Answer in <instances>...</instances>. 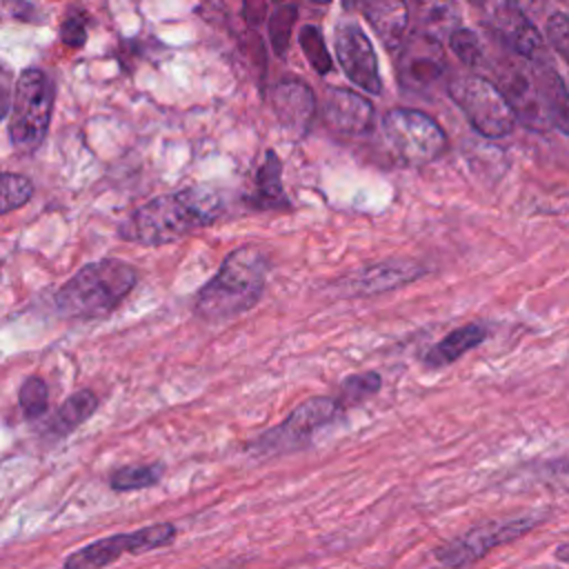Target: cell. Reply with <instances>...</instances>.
<instances>
[{
    "label": "cell",
    "instance_id": "cell-19",
    "mask_svg": "<svg viewBox=\"0 0 569 569\" xmlns=\"http://www.w3.org/2000/svg\"><path fill=\"white\" fill-rule=\"evenodd\" d=\"M251 202L262 209L287 207L282 189V162L273 149H267L262 164L256 173V193L251 196Z\"/></svg>",
    "mask_w": 569,
    "mask_h": 569
},
{
    "label": "cell",
    "instance_id": "cell-30",
    "mask_svg": "<svg viewBox=\"0 0 569 569\" xmlns=\"http://www.w3.org/2000/svg\"><path fill=\"white\" fill-rule=\"evenodd\" d=\"M267 18V0H244V20L249 27H260Z\"/></svg>",
    "mask_w": 569,
    "mask_h": 569
},
{
    "label": "cell",
    "instance_id": "cell-29",
    "mask_svg": "<svg viewBox=\"0 0 569 569\" xmlns=\"http://www.w3.org/2000/svg\"><path fill=\"white\" fill-rule=\"evenodd\" d=\"M60 38L67 47H82L87 42V27H84V20L78 18V16H71L62 22V29H60Z\"/></svg>",
    "mask_w": 569,
    "mask_h": 569
},
{
    "label": "cell",
    "instance_id": "cell-31",
    "mask_svg": "<svg viewBox=\"0 0 569 569\" xmlns=\"http://www.w3.org/2000/svg\"><path fill=\"white\" fill-rule=\"evenodd\" d=\"M507 7L531 20L545 9V0H507Z\"/></svg>",
    "mask_w": 569,
    "mask_h": 569
},
{
    "label": "cell",
    "instance_id": "cell-34",
    "mask_svg": "<svg viewBox=\"0 0 569 569\" xmlns=\"http://www.w3.org/2000/svg\"><path fill=\"white\" fill-rule=\"evenodd\" d=\"M467 2H471V4H485V0H467Z\"/></svg>",
    "mask_w": 569,
    "mask_h": 569
},
{
    "label": "cell",
    "instance_id": "cell-13",
    "mask_svg": "<svg viewBox=\"0 0 569 569\" xmlns=\"http://www.w3.org/2000/svg\"><path fill=\"white\" fill-rule=\"evenodd\" d=\"M271 107L282 129L300 138L316 118V96L300 80H282L271 91Z\"/></svg>",
    "mask_w": 569,
    "mask_h": 569
},
{
    "label": "cell",
    "instance_id": "cell-25",
    "mask_svg": "<svg viewBox=\"0 0 569 569\" xmlns=\"http://www.w3.org/2000/svg\"><path fill=\"white\" fill-rule=\"evenodd\" d=\"M296 18H298V9L293 4H280L269 18V42L276 56L280 58L287 53Z\"/></svg>",
    "mask_w": 569,
    "mask_h": 569
},
{
    "label": "cell",
    "instance_id": "cell-4",
    "mask_svg": "<svg viewBox=\"0 0 569 569\" xmlns=\"http://www.w3.org/2000/svg\"><path fill=\"white\" fill-rule=\"evenodd\" d=\"M53 109V84L40 69H27L16 82L11 98L9 133L11 142L20 153L36 151L49 129Z\"/></svg>",
    "mask_w": 569,
    "mask_h": 569
},
{
    "label": "cell",
    "instance_id": "cell-8",
    "mask_svg": "<svg viewBox=\"0 0 569 569\" xmlns=\"http://www.w3.org/2000/svg\"><path fill=\"white\" fill-rule=\"evenodd\" d=\"M178 536L173 522H156L127 533L98 538L64 558V569H102L124 553H144L171 545Z\"/></svg>",
    "mask_w": 569,
    "mask_h": 569
},
{
    "label": "cell",
    "instance_id": "cell-23",
    "mask_svg": "<svg viewBox=\"0 0 569 569\" xmlns=\"http://www.w3.org/2000/svg\"><path fill=\"white\" fill-rule=\"evenodd\" d=\"M31 196L33 184L27 176L0 171V216L27 204Z\"/></svg>",
    "mask_w": 569,
    "mask_h": 569
},
{
    "label": "cell",
    "instance_id": "cell-26",
    "mask_svg": "<svg viewBox=\"0 0 569 569\" xmlns=\"http://www.w3.org/2000/svg\"><path fill=\"white\" fill-rule=\"evenodd\" d=\"M300 47L309 60V64L313 67L316 73L325 76L333 69V62H331V56L327 51V44H325V38L322 33L318 31V27L313 24H305L302 31H300Z\"/></svg>",
    "mask_w": 569,
    "mask_h": 569
},
{
    "label": "cell",
    "instance_id": "cell-33",
    "mask_svg": "<svg viewBox=\"0 0 569 569\" xmlns=\"http://www.w3.org/2000/svg\"><path fill=\"white\" fill-rule=\"evenodd\" d=\"M556 558H558L560 562H567V545H565V542L558 547V551H556Z\"/></svg>",
    "mask_w": 569,
    "mask_h": 569
},
{
    "label": "cell",
    "instance_id": "cell-14",
    "mask_svg": "<svg viewBox=\"0 0 569 569\" xmlns=\"http://www.w3.org/2000/svg\"><path fill=\"white\" fill-rule=\"evenodd\" d=\"M369 24L387 49H398L407 31V2L405 0H362L360 2Z\"/></svg>",
    "mask_w": 569,
    "mask_h": 569
},
{
    "label": "cell",
    "instance_id": "cell-12",
    "mask_svg": "<svg viewBox=\"0 0 569 569\" xmlns=\"http://www.w3.org/2000/svg\"><path fill=\"white\" fill-rule=\"evenodd\" d=\"M322 118L336 133L362 136L373 124V107L367 98L351 89L331 87L322 100Z\"/></svg>",
    "mask_w": 569,
    "mask_h": 569
},
{
    "label": "cell",
    "instance_id": "cell-16",
    "mask_svg": "<svg viewBox=\"0 0 569 569\" xmlns=\"http://www.w3.org/2000/svg\"><path fill=\"white\" fill-rule=\"evenodd\" d=\"M422 273V267L407 260H387L360 271L353 278V291L358 293H378L396 289Z\"/></svg>",
    "mask_w": 569,
    "mask_h": 569
},
{
    "label": "cell",
    "instance_id": "cell-6",
    "mask_svg": "<svg viewBox=\"0 0 569 569\" xmlns=\"http://www.w3.org/2000/svg\"><path fill=\"white\" fill-rule=\"evenodd\" d=\"M447 91L456 107L467 116L469 124L485 138L509 136L516 116L502 91L482 76H456Z\"/></svg>",
    "mask_w": 569,
    "mask_h": 569
},
{
    "label": "cell",
    "instance_id": "cell-27",
    "mask_svg": "<svg viewBox=\"0 0 569 569\" xmlns=\"http://www.w3.org/2000/svg\"><path fill=\"white\" fill-rule=\"evenodd\" d=\"M449 47L458 56V60L469 67H473V64H478V60H482L480 40L471 29H465V27L453 29L449 36Z\"/></svg>",
    "mask_w": 569,
    "mask_h": 569
},
{
    "label": "cell",
    "instance_id": "cell-1",
    "mask_svg": "<svg viewBox=\"0 0 569 569\" xmlns=\"http://www.w3.org/2000/svg\"><path fill=\"white\" fill-rule=\"evenodd\" d=\"M222 198L207 187H187L144 202L122 233L142 244H169L182 236L216 222L222 216Z\"/></svg>",
    "mask_w": 569,
    "mask_h": 569
},
{
    "label": "cell",
    "instance_id": "cell-36",
    "mask_svg": "<svg viewBox=\"0 0 569 569\" xmlns=\"http://www.w3.org/2000/svg\"><path fill=\"white\" fill-rule=\"evenodd\" d=\"M311 2H331V0H311Z\"/></svg>",
    "mask_w": 569,
    "mask_h": 569
},
{
    "label": "cell",
    "instance_id": "cell-20",
    "mask_svg": "<svg viewBox=\"0 0 569 569\" xmlns=\"http://www.w3.org/2000/svg\"><path fill=\"white\" fill-rule=\"evenodd\" d=\"M540 89L542 107L551 127H558L560 133L569 131V100L562 78L551 67H540Z\"/></svg>",
    "mask_w": 569,
    "mask_h": 569
},
{
    "label": "cell",
    "instance_id": "cell-17",
    "mask_svg": "<svg viewBox=\"0 0 569 569\" xmlns=\"http://www.w3.org/2000/svg\"><path fill=\"white\" fill-rule=\"evenodd\" d=\"M487 338V329L482 325H462L453 331H449L442 340H438L427 353H425V365L429 369H440L458 358H462L467 351L478 347Z\"/></svg>",
    "mask_w": 569,
    "mask_h": 569
},
{
    "label": "cell",
    "instance_id": "cell-38",
    "mask_svg": "<svg viewBox=\"0 0 569 569\" xmlns=\"http://www.w3.org/2000/svg\"><path fill=\"white\" fill-rule=\"evenodd\" d=\"M278 2H280V0H278Z\"/></svg>",
    "mask_w": 569,
    "mask_h": 569
},
{
    "label": "cell",
    "instance_id": "cell-37",
    "mask_svg": "<svg viewBox=\"0 0 569 569\" xmlns=\"http://www.w3.org/2000/svg\"><path fill=\"white\" fill-rule=\"evenodd\" d=\"M560 2H565V0H560Z\"/></svg>",
    "mask_w": 569,
    "mask_h": 569
},
{
    "label": "cell",
    "instance_id": "cell-3",
    "mask_svg": "<svg viewBox=\"0 0 569 569\" xmlns=\"http://www.w3.org/2000/svg\"><path fill=\"white\" fill-rule=\"evenodd\" d=\"M136 269L118 258H102L76 271L56 293V305L69 318H98L113 311L136 287Z\"/></svg>",
    "mask_w": 569,
    "mask_h": 569
},
{
    "label": "cell",
    "instance_id": "cell-32",
    "mask_svg": "<svg viewBox=\"0 0 569 569\" xmlns=\"http://www.w3.org/2000/svg\"><path fill=\"white\" fill-rule=\"evenodd\" d=\"M9 76L0 69V118L9 111Z\"/></svg>",
    "mask_w": 569,
    "mask_h": 569
},
{
    "label": "cell",
    "instance_id": "cell-2",
    "mask_svg": "<svg viewBox=\"0 0 569 569\" xmlns=\"http://www.w3.org/2000/svg\"><path fill=\"white\" fill-rule=\"evenodd\" d=\"M267 267L269 260L258 247H238L224 258L218 273L200 289L193 311L209 322L229 320L249 311L262 298Z\"/></svg>",
    "mask_w": 569,
    "mask_h": 569
},
{
    "label": "cell",
    "instance_id": "cell-24",
    "mask_svg": "<svg viewBox=\"0 0 569 569\" xmlns=\"http://www.w3.org/2000/svg\"><path fill=\"white\" fill-rule=\"evenodd\" d=\"M18 402H20V409L22 413L29 418V420H38L47 413V407H49V389H47V382L38 376H31L27 378L22 385H20V391H18Z\"/></svg>",
    "mask_w": 569,
    "mask_h": 569
},
{
    "label": "cell",
    "instance_id": "cell-5",
    "mask_svg": "<svg viewBox=\"0 0 569 569\" xmlns=\"http://www.w3.org/2000/svg\"><path fill=\"white\" fill-rule=\"evenodd\" d=\"M545 520V516L529 513V516H516L507 520H487L469 531L442 542L436 547L433 558L445 569H467L480 558H485L491 549L502 547L516 538H522L533 527H538Z\"/></svg>",
    "mask_w": 569,
    "mask_h": 569
},
{
    "label": "cell",
    "instance_id": "cell-7",
    "mask_svg": "<svg viewBox=\"0 0 569 569\" xmlns=\"http://www.w3.org/2000/svg\"><path fill=\"white\" fill-rule=\"evenodd\" d=\"M382 129L393 153L407 164L433 162L447 147L442 127L418 109H391L382 120Z\"/></svg>",
    "mask_w": 569,
    "mask_h": 569
},
{
    "label": "cell",
    "instance_id": "cell-35",
    "mask_svg": "<svg viewBox=\"0 0 569 569\" xmlns=\"http://www.w3.org/2000/svg\"><path fill=\"white\" fill-rule=\"evenodd\" d=\"M207 569H222V567H207ZM224 569H229V565Z\"/></svg>",
    "mask_w": 569,
    "mask_h": 569
},
{
    "label": "cell",
    "instance_id": "cell-11",
    "mask_svg": "<svg viewBox=\"0 0 569 569\" xmlns=\"http://www.w3.org/2000/svg\"><path fill=\"white\" fill-rule=\"evenodd\" d=\"M445 71V56L431 33H416L398 58L400 84L409 91H425Z\"/></svg>",
    "mask_w": 569,
    "mask_h": 569
},
{
    "label": "cell",
    "instance_id": "cell-9",
    "mask_svg": "<svg viewBox=\"0 0 569 569\" xmlns=\"http://www.w3.org/2000/svg\"><path fill=\"white\" fill-rule=\"evenodd\" d=\"M340 405L331 396H313L300 402L280 425L256 438L249 449L262 456L287 453L309 442L313 431L329 425L340 413Z\"/></svg>",
    "mask_w": 569,
    "mask_h": 569
},
{
    "label": "cell",
    "instance_id": "cell-10",
    "mask_svg": "<svg viewBox=\"0 0 569 569\" xmlns=\"http://www.w3.org/2000/svg\"><path fill=\"white\" fill-rule=\"evenodd\" d=\"M336 56L347 78L362 91L371 96L382 91L373 44L356 22H340L336 27Z\"/></svg>",
    "mask_w": 569,
    "mask_h": 569
},
{
    "label": "cell",
    "instance_id": "cell-18",
    "mask_svg": "<svg viewBox=\"0 0 569 569\" xmlns=\"http://www.w3.org/2000/svg\"><path fill=\"white\" fill-rule=\"evenodd\" d=\"M496 29L500 38L522 58L533 60L542 49V38L531 20H527L522 13L513 9H505L496 16Z\"/></svg>",
    "mask_w": 569,
    "mask_h": 569
},
{
    "label": "cell",
    "instance_id": "cell-28",
    "mask_svg": "<svg viewBox=\"0 0 569 569\" xmlns=\"http://www.w3.org/2000/svg\"><path fill=\"white\" fill-rule=\"evenodd\" d=\"M547 36H549V40H551L553 49H556L562 58H567V44H569V20H567V16H565L562 11H558V13L549 16V20H547Z\"/></svg>",
    "mask_w": 569,
    "mask_h": 569
},
{
    "label": "cell",
    "instance_id": "cell-15",
    "mask_svg": "<svg viewBox=\"0 0 569 569\" xmlns=\"http://www.w3.org/2000/svg\"><path fill=\"white\" fill-rule=\"evenodd\" d=\"M98 396L89 389H80L76 393H71L56 411L53 416L44 422V438L49 440H60L64 436H69L71 431H76L84 420H89L93 416V411L98 409Z\"/></svg>",
    "mask_w": 569,
    "mask_h": 569
},
{
    "label": "cell",
    "instance_id": "cell-22",
    "mask_svg": "<svg viewBox=\"0 0 569 569\" xmlns=\"http://www.w3.org/2000/svg\"><path fill=\"white\" fill-rule=\"evenodd\" d=\"M382 387V378L376 371H365V373H351L340 382V393L336 402L340 409H349L356 405H362L371 396H376Z\"/></svg>",
    "mask_w": 569,
    "mask_h": 569
},
{
    "label": "cell",
    "instance_id": "cell-21",
    "mask_svg": "<svg viewBox=\"0 0 569 569\" xmlns=\"http://www.w3.org/2000/svg\"><path fill=\"white\" fill-rule=\"evenodd\" d=\"M164 473V467L160 462L153 465H127L116 469L109 476V485L113 491H136L153 487Z\"/></svg>",
    "mask_w": 569,
    "mask_h": 569
}]
</instances>
